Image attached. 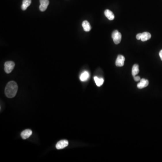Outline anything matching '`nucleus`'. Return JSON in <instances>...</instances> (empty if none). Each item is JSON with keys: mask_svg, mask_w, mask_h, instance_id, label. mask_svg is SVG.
<instances>
[{"mask_svg": "<svg viewBox=\"0 0 162 162\" xmlns=\"http://www.w3.org/2000/svg\"><path fill=\"white\" fill-rule=\"evenodd\" d=\"M18 87L15 81H10L8 83L5 89V94L8 98H12L15 97L17 92Z\"/></svg>", "mask_w": 162, "mask_h": 162, "instance_id": "f257e3e1", "label": "nucleus"}, {"mask_svg": "<svg viewBox=\"0 0 162 162\" xmlns=\"http://www.w3.org/2000/svg\"><path fill=\"white\" fill-rule=\"evenodd\" d=\"M15 64L13 61H7L5 63L4 70L6 73H9L12 71L15 67Z\"/></svg>", "mask_w": 162, "mask_h": 162, "instance_id": "f03ea898", "label": "nucleus"}, {"mask_svg": "<svg viewBox=\"0 0 162 162\" xmlns=\"http://www.w3.org/2000/svg\"><path fill=\"white\" fill-rule=\"evenodd\" d=\"M68 141L66 140H63L58 142L56 145V147L57 150H61L68 146Z\"/></svg>", "mask_w": 162, "mask_h": 162, "instance_id": "7ed1b4c3", "label": "nucleus"}, {"mask_svg": "<svg viewBox=\"0 0 162 162\" xmlns=\"http://www.w3.org/2000/svg\"><path fill=\"white\" fill-rule=\"evenodd\" d=\"M125 58L122 55H119L116 60L115 65L118 67H122L124 64Z\"/></svg>", "mask_w": 162, "mask_h": 162, "instance_id": "20e7f679", "label": "nucleus"}, {"mask_svg": "<svg viewBox=\"0 0 162 162\" xmlns=\"http://www.w3.org/2000/svg\"><path fill=\"white\" fill-rule=\"evenodd\" d=\"M40 5L39 6V9L41 12H43L47 9L49 4V0H40Z\"/></svg>", "mask_w": 162, "mask_h": 162, "instance_id": "39448f33", "label": "nucleus"}, {"mask_svg": "<svg viewBox=\"0 0 162 162\" xmlns=\"http://www.w3.org/2000/svg\"><path fill=\"white\" fill-rule=\"evenodd\" d=\"M32 131L30 129H26L24 130L21 133V136L23 139L25 140L28 138L32 134Z\"/></svg>", "mask_w": 162, "mask_h": 162, "instance_id": "423d86ee", "label": "nucleus"}, {"mask_svg": "<svg viewBox=\"0 0 162 162\" xmlns=\"http://www.w3.org/2000/svg\"><path fill=\"white\" fill-rule=\"evenodd\" d=\"M149 85V81L146 79H140V82L138 83L137 87L139 89H142L147 87Z\"/></svg>", "mask_w": 162, "mask_h": 162, "instance_id": "0eeeda50", "label": "nucleus"}, {"mask_svg": "<svg viewBox=\"0 0 162 162\" xmlns=\"http://www.w3.org/2000/svg\"><path fill=\"white\" fill-rule=\"evenodd\" d=\"M104 13L105 16L106 17L110 20H113L115 19V15L114 13L109 9L105 10Z\"/></svg>", "mask_w": 162, "mask_h": 162, "instance_id": "6e6552de", "label": "nucleus"}, {"mask_svg": "<svg viewBox=\"0 0 162 162\" xmlns=\"http://www.w3.org/2000/svg\"><path fill=\"white\" fill-rule=\"evenodd\" d=\"M89 76H90V75H89V73L87 71H84L81 75L80 79L82 82H85L88 79Z\"/></svg>", "mask_w": 162, "mask_h": 162, "instance_id": "1a4fd4ad", "label": "nucleus"}, {"mask_svg": "<svg viewBox=\"0 0 162 162\" xmlns=\"http://www.w3.org/2000/svg\"><path fill=\"white\" fill-rule=\"evenodd\" d=\"M151 37V35L149 33H142V36H141V39L140 40L142 41H146L150 39Z\"/></svg>", "mask_w": 162, "mask_h": 162, "instance_id": "9d476101", "label": "nucleus"}, {"mask_svg": "<svg viewBox=\"0 0 162 162\" xmlns=\"http://www.w3.org/2000/svg\"><path fill=\"white\" fill-rule=\"evenodd\" d=\"M82 26L84 30L86 32H89L92 28L90 23L87 20L84 21L82 24Z\"/></svg>", "mask_w": 162, "mask_h": 162, "instance_id": "9b49d317", "label": "nucleus"}, {"mask_svg": "<svg viewBox=\"0 0 162 162\" xmlns=\"http://www.w3.org/2000/svg\"><path fill=\"white\" fill-rule=\"evenodd\" d=\"M31 0H23V4L21 5L22 10H25L31 5Z\"/></svg>", "mask_w": 162, "mask_h": 162, "instance_id": "f8f14e48", "label": "nucleus"}, {"mask_svg": "<svg viewBox=\"0 0 162 162\" xmlns=\"http://www.w3.org/2000/svg\"><path fill=\"white\" fill-rule=\"evenodd\" d=\"M94 81L98 87L102 86L104 82V80L102 78H99L97 77H94Z\"/></svg>", "mask_w": 162, "mask_h": 162, "instance_id": "ddd939ff", "label": "nucleus"}, {"mask_svg": "<svg viewBox=\"0 0 162 162\" xmlns=\"http://www.w3.org/2000/svg\"><path fill=\"white\" fill-rule=\"evenodd\" d=\"M121 39H122V35L121 33H120L119 32L118 33V34L116 35L114 38H113V40H114V43L115 44H118L121 42Z\"/></svg>", "mask_w": 162, "mask_h": 162, "instance_id": "4468645a", "label": "nucleus"}, {"mask_svg": "<svg viewBox=\"0 0 162 162\" xmlns=\"http://www.w3.org/2000/svg\"><path fill=\"white\" fill-rule=\"evenodd\" d=\"M139 72V69L138 65L137 64H134L132 67V71H131L132 76L133 77L136 76Z\"/></svg>", "mask_w": 162, "mask_h": 162, "instance_id": "2eb2a0df", "label": "nucleus"}, {"mask_svg": "<svg viewBox=\"0 0 162 162\" xmlns=\"http://www.w3.org/2000/svg\"><path fill=\"white\" fill-rule=\"evenodd\" d=\"M119 32V31L117 30H115V31L113 32L112 34V37L113 39L115 37V36L116 35L118 34V33Z\"/></svg>", "mask_w": 162, "mask_h": 162, "instance_id": "dca6fc26", "label": "nucleus"}, {"mask_svg": "<svg viewBox=\"0 0 162 162\" xmlns=\"http://www.w3.org/2000/svg\"><path fill=\"white\" fill-rule=\"evenodd\" d=\"M134 79L136 82H138V81H139L140 80V78L139 76H134Z\"/></svg>", "mask_w": 162, "mask_h": 162, "instance_id": "f3484780", "label": "nucleus"}, {"mask_svg": "<svg viewBox=\"0 0 162 162\" xmlns=\"http://www.w3.org/2000/svg\"><path fill=\"white\" fill-rule=\"evenodd\" d=\"M141 36H142V33H138L136 35V38L137 40L141 39Z\"/></svg>", "mask_w": 162, "mask_h": 162, "instance_id": "a211bd4d", "label": "nucleus"}, {"mask_svg": "<svg viewBox=\"0 0 162 162\" xmlns=\"http://www.w3.org/2000/svg\"><path fill=\"white\" fill-rule=\"evenodd\" d=\"M159 56H160L161 60H162V50H161L159 52Z\"/></svg>", "mask_w": 162, "mask_h": 162, "instance_id": "6ab92c4d", "label": "nucleus"}]
</instances>
